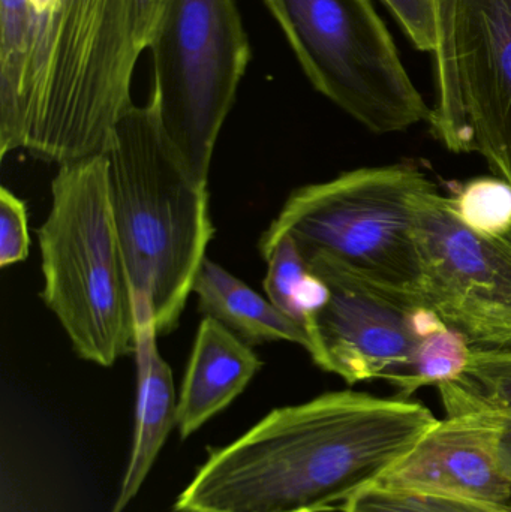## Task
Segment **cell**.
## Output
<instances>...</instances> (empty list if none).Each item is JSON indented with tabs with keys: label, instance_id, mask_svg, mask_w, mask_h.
I'll return each mask as SVG.
<instances>
[{
	"label": "cell",
	"instance_id": "cell-6",
	"mask_svg": "<svg viewBox=\"0 0 511 512\" xmlns=\"http://www.w3.org/2000/svg\"><path fill=\"white\" fill-rule=\"evenodd\" d=\"M312 86L374 134L431 122L371 0H264Z\"/></svg>",
	"mask_w": 511,
	"mask_h": 512
},
{
	"label": "cell",
	"instance_id": "cell-14",
	"mask_svg": "<svg viewBox=\"0 0 511 512\" xmlns=\"http://www.w3.org/2000/svg\"><path fill=\"white\" fill-rule=\"evenodd\" d=\"M192 292L198 297V309L216 319L248 345L290 342L308 351L309 339L272 301L249 288L242 279L204 259Z\"/></svg>",
	"mask_w": 511,
	"mask_h": 512
},
{
	"label": "cell",
	"instance_id": "cell-12",
	"mask_svg": "<svg viewBox=\"0 0 511 512\" xmlns=\"http://www.w3.org/2000/svg\"><path fill=\"white\" fill-rule=\"evenodd\" d=\"M263 361L233 331L204 316L198 325L177 400L176 427L182 441L227 409L260 372Z\"/></svg>",
	"mask_w": 511,
	"mask_h": 512
},
{
	"label": "cell",
	"instance_id": "cell-8",
	"mask_svg": "<svg viewBox=\"0 0 511 512\" xmlns=\"http://www.w3.org/2000/svg\"><path fill=\"white\" fill-rule=\"evenodd\" d=\"M327 286L308 352L348 385L383 379L404 385L423 340L444 324L419 298L384 288L329 256L305 258Z\"/></svg>",
	"mask_w": 511,
	"mask_h": 512
},
{
	"label": "cell",
	"instance_id": "cell-1",
	"mask_svg": "<svg viewBox=\"0 0 511 512\" xmlns=\"http://www.w3.org/2000/svg\"><path fill=\"white\" fill-rule=\"evenodd\" d=\"M438 418L420 402L359 391L273 409L210 450L177 512H333L371 489Z\"/></svg>",
	"mask_w": 511,
	"mask_h": 512
},
{
	"label": "cell",
	"instance_id": "cell-21",
	"mask_svg": "<svg viewBox=\"0 0 511 512\" xmlns=\"http://www.w3.org/2000/svg\"><path fill=\"white\" fill-rule=\"evenodd\" d=\"M393 12L414 47L426 53L438 48L437 18L432 0H383Z\"/></svg>",
	"mask_w": 511,
	"mask_h": 512
},
{
	"label": "cell",
	"instance_id": "cell-5",
	"mask_svg": "<svg viewBox=\"0 0 511 512\" xmlns=\"http://www.w3.org/2000/svg\"><path fill=\"white\" fill-rule=\"evenodd\" d=\"M434 185L419 165L399 162L302 186L291 192L258 248L288 236L303 258L329 256L377 285L417 297L416 198Z\"/></svg>",
	"mask_w": 511,
	"mask_h": 512
},
{
	"label": "cell",
	"instance_id": "cell-19",
	"mask_svg": "<svg viewBox=\"0 0 511 512\" xmlns=\"http://www.w3.org/2000/svg\"><path fill=\"white\" fill-rule=\"evenodd\" d=\"M341 512H511V502L465 501L369 489L348 502Z\"/></svg>",
	"mask_w": 511,
	"mask_h": 512
},
{
	"label": "cell",
	"instance_id": "cell-20",
	"mask_svg": "<svg viewBox=\"0 0 511 512\" xmlns=\"http://www.w3.org/2000/svg\"><path fill=\"white\" fill-rule=\"evenodd\" d=\"M30 236L23 200L2 186L0 189V267L24 261L29 255Z\"/></svg>",
	"mask_w": 511,
	"mask_h": 512
},
{
	"label": "cell",
	"instance_id": "cell-10",
	"mask_svg": "<svg viewBox=\"0 0 511 512\" xmlns=\"http://www.w3.org/2000/svg\"><path fill=\"white\" fill-rule=\"evenodd\" d=\"M456 59L459 113L443 146L479 153L511 186V0H462Z\"/></svg>",
	"mask_w": 511,
	"mask_h": 512
},
{
	"label": "cell",
	"instance_id": "cell-23",
	"mask_svg": "<svg viewBox=\"0 0 511 512\" xmlns=\"http://www.w3.org/2000/svg\"><path fill=\"white\" fill-rule=\"evenodd\" d=\"M498 418H500L501 423L500 459L504 471L511 480V414L498 415Z\"/></svg>",
	"mask_w": 511,
	"mask_h": 512
},
{
	"label": "cell",
	"instance_id": "cell-22",
	"mask_svg": "<svg viewBox=\"0 0 511 512\" xmlns=\"http://www.w3.org/2000/svg\"><path fill=\"white\" fill-rule=\"evenodd\" d=\"M168 2L170 0H135V38L141 51L149 47Z\"/></svg>",
	"mask_w": 511,
	"mask_h": 512
},
{
	"label": "cell",
	"instance_id": "cell-9",
	"mask_svg": "<svg viewBox=\"0 0 511 512\" xmlns=\"http://www.w3.org/2000/svg\"><path fill=\"white\" fill-rule=\"evenodd\" d=\"M419 297L473 351L511 352V256L471 231L437 185L416 198Z\"/></svg>",
	"mask_w": 511,
	"mask_h": 512
},
{
	"label": "cell",
	"instance_id": "cell-16",
	"mask_svg": "<svg viewBox=\"0 0 511 512\" xmlns=\"http://www.w3.org/2000/svg\"><path fill=\"white\" fill-rule=\"evenodd\" d=\"M446 417L511 414V352L471 351L455 381L438 385Z\"/></svg>",
	"mask_w": 511,
	"mask_h": 512
},
{
	"label": "cell",
	"instance_id": "cell-4",
	"mask_svg": "<svg viewBox=\"0 0 511 512\" xmlns=\"http://www.w3.org/2000/svg\"><path fill=\"white\" fill-rule=\"evenodd\" d=\"M42 300L81 360L110 367L137 343V316L108 188L105 155L60 165L38 230Z\"/></svg>",
	"mask_w": 511,
	"mask_h": 512
},
{
	"label": "cell",
	"instance_id": "cell-17",
	"mask_svg": "<svg viewBox=\"0 0 511 512\" xmlns=\"http://www.w3.org/2000/svg\"><path fill=\"white\" fill-rule=\"evenodd\" d=\"M453 213L486 242L511 256V186L500 177H477L449 195Z\"/></svg>",
	"mask_w": 511,
	"mask_h": 512
},
{
	"label": "cell",
	"instance_id": "cell-3",
	"mask_svg": "<svg viewBox=\"0 0 511 512\" xmlns=\"http://www.w3.org/2000/svg\"><path fill=\"white\" fill-rule=\"evenodd\" d=\"M105 158L135 315L149 313L164 336L179 325L215 234L207 185L168 140L152 98L123 114Z\"/></svg>",
	"mask_w": 511,
	"mask_h": 512
},
{
	"label": "cell",
	"instance_id": "cell-13",
	"mask_svg": "<svg viewBox=\"0 0 511 512\" xmlns=\"http://www.w3.org/2000/svg\"><path fill=\"white\" fill-rule=\"evenodd\" d=\"M158 333L149 313L137 315V405L134 444L119 498L111 512H123L140 492L168 435L176 427L177 400L171 367L158 349Z\"/></svg>",
	"mask_w": 511,
	"mask_h": 512
},
{
	"label": "cell",
	"instance_id": "cell-11",
	"mask_svg": "<svg viewBox=\"0 0 511 512\" xmlns=\"http://www.w3.org/2000/svg\"><path fill=\"white\" fill-rule=\"evenodd\" d=\"M500 435L498 415L446 417L371 489L465 501L511 502V480L500 459Z\"/></svg>",
	"mask_w": 511,
	"mask_h": 512
},
{
	"label": "cell",
	"instance_id": "cell-2",
	"mask_svg": "<svg viewBox=\"0 0 511 512\" xmlns=\"http://www.w3.org/2000/svg\"><path fill=\"white\" fill-rule=\"evenodd\" d=\"M140 54L135 0H0V158L105 155Z\"/></svg>",
	"mask_w": 511,
	"mask_h": 512
},
{
	"label": "cell",
	"instance_id": "cell-15",
	"mask_svg": "<svg viewBox=\"0 0 511 512\" xmlns=\"http://www.w3.org/2000/svg\"><path fill=\"white\" fill-rule=\"evenodd\" d=\"M267 262L264 291L267 298L305 331L311 346V331L318 310L327 298V286L309 268L291 237L284 236L269 246L260 248Z\"/></svg>",
	"mask_w": 511,
	"mask_h": 512
},
{
	"label": "cell",
	"instance_id": "cell-7",
	"mask_svg": "<svg viewBox=\"0 0 511 512\" xmlns=\"http://www.w3.org/2000/svg\"><path fill=\"white\" fill-rule=\"evenodd\" d=\"M162 128L195 179L206 183L216 141L251 60L234 0H170L149 47Z\"/></svg>",
	"mask_w": 511,
	"mask_h": 512
},
{
	"label": "cell",
	"instance_id": "cell-18",
	"mask_svg": "<svg viewBox=\"0 0 511 512\" xmlns=\"http://www.w3.org/2000/svg\"><path fill=\"white\" fill-rule=\"evenodd\" d=\"M462 0H432L437 18L438 48L435 51L437 102L429 122L432 135L441 144L455 128L459 113V75L456 59V26Z\"/></svg>",
	"mask_w": 511,
	"mask_h": 512
}]
</instances>
